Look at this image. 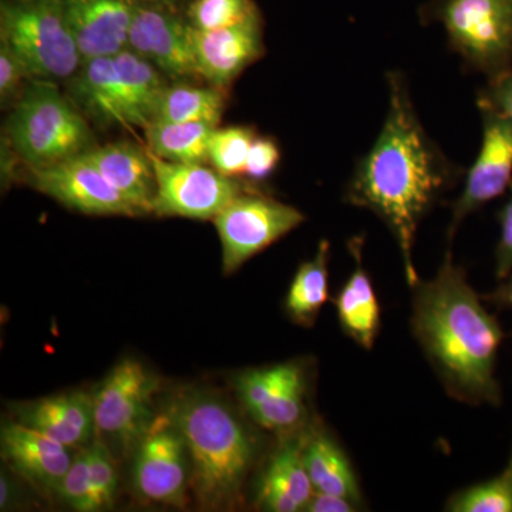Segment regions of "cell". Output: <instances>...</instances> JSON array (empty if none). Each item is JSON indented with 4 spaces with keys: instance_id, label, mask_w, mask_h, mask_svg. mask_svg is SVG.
<instances>
[{
    "instance_id": "cell-1",
    "label": "cell",
    "mask_w": 512,
    "mask_h": 512,
    "mask_svg": "<svg viewBox=\"0 0 512 512\" xmlns=\"http://www.w3.org/2000/svg\"><path fill=\"white\" fill-rule=\"evenodd\" d=\"M389 110L375 144L357 161L345 201L375 214L402 255L410 288L420 281L413 249L421 222L460 180L461 170L431 140L414 109L406 77L387 73Z\"/></svg>"
},
{
    "instance_id": "cell-2",
    "label": "cell",
    "mask_w": 512,
    "mask_h": 512,
    "mask_svg": "<svg viewBox=\"0 0 512 512\" xmlns=\"http://www.w3.org/2000/svg\"><path fill=\"white\" fill-rule=\"evenodd\" d=\"M412 291L414 338L448 396L470 406H500L495 370L505 332L468 284L466 269L448 251L436 276L420 279Z\"/></svg>"
},
{
    "instance_id": "cell-3",
    "label": "cell",
    "mask_w": 512,
    "mask_h": 512,
    "mask_svg": "<svg viewBox=\"0 0 512 512\" xmlns=\"http://www.w3.org/2000/svg\"><path fill=\"white\" fill-rule=\"evenodd\" d=\"M187 444L191 483L205 507L234 503L256 456L254 437L217 397L195 393L168 413Z\"/></svg>"
},
{
    "instance_id": "cell-4",
    "label": "cell",
    "mask_w": 512,
    "mask_h": 512,
    "mask_svg": "<svg viewBox=\"0 0 512 512\" xmlns=\"http://www.w3.org/2000/svg\"><path fill=\"white\" fill-rule=\"evenodd\" d=\"M8 140L30 170L72 160L94 147L89 124L56 84L36 79L10 114Z\"/></svg>"
},
{
    "instance_id": "cell-5",
    "label": "cell",
    "mask_w": 512,
    "mask_h": 512,
    "mask_svg": "<svg viewBox=\"0 0 512 512\" xmlns=\"http://www.w3.org/2000/svg\"><path fill=\"white\" fill-rule=\"evenodd\" d=\"M426 23H440L448 46L487 82L512 69V0H431Z\"/></svg>"
},
{
    "instance_id": "cell-6",
    "label": "cell",
    "mask_w": 512,
    "mask_h": 512,
    "mask_svg": "<svg viewBox=\"0 0 512 512\" xmlns=\"http://www.w3.org/2000/svg\"><path fill=\"white\" fill-rule=\"evenodd\" d=\"M0 43L18 55L30 79H70L82 66L60 0H3Z\"/></svg>"
},
{
    "instance_id": "cell-7",
    "label": "cell",
    "mask_w": 512,
    "mask_h": 512,
    "mask_svg": "<svg viewBox=\"0 0 512 512\" xmlns=\"http://www.w3.org/2000/svg\"><path fill=\"white\" fill-rule=\"evenodd\" d=\"M222 268L232 274L305 221L298 208L261 194L242 192L214 218Z\"/></svg>"
},
{
    "instance_id": "cell-8",
    "label": "cell",
    "mask_w": 512,
    "mask_h": 512,
    "mask_svg": "<svg viewBox=\"0 0 512 512\" xmlns=\"http://www.w3.org/2000/svg\"><path fill=\"white\" fill-rule=\"evenodd\" d=\"M150 157L157 178L153 214L158 217L214 220L244 192L232 177L205 164L174 163L154 156L151 151Z\"/></svg>"
},
{
    "instance_id": "cell-9",
    "label": "cell",
    "mask_w": 512,
    "mask_h": 512,
    "mask_svg": "<svg viewBox=\"0 0 512 512\" xmlns=\"http://www.w3.org/2000/svg\"><path fill=\"white\" fill-rule=\"evenodd\" d=\"M156 389L157 380L140 362L121 360L93 394L97 433L123 446L140 441L153 423Z\"/></svg>"
},
{
    "instance_id": "cell-10",
    "label": "cell",
    "mask_w": 512,
    "mask_h": 512,
    "mask_svg": "<svg viewBox=\"0 0 512 512\" xmlns=\"http://www.w3.org/2000/svg\"><path fill=\"white\" fill-rule=\"evenodd\" d=\"M483 138L476 160L466 173L464 187L451 205L448 244L458 228L474 212L501 197L512 184V119L491 110H480Z\"/></svg>"
},
{
    "instance_id": "cell-11",
    "label": "cell",
    "mask_w": 512,
    "mask_h": 512,
    "mask_svg": "<svg viewBox=\"0 0 512 512\" xmlns=\"http://www.w3.org/2000/svg\"><path fill=\"white\" fill-rule=\"evenodd\" d=\"M187 444L170 417L153 420L138 441L133 467L137 493L153 503L183 505L187 491Z\"/></svg>"
},
{
    "instance_id": "cell-12",
    "label": "cell",
    "mask_w": 512,
    "mask_h": 512,
    "mask_svg": "<svg viewBox=\"0 0 512 512\" xmlns=\"http://www.w3.org/2000/svg\"><path fill=\"white\" fill-rule=\"evenodd\" d=\"M128 49L153 63L171 79L200 77L187 19L154 0H137L128 33Z\"/></svg>"
},
{
    "instance_id": "cell-13",
    "label": "cell",
    "mask_w": 512,
    "mask_h": 512,
    "mask_svg": "<svg viewBox=\"0 0 512 512\" xmlns=\"http://www.w3.org/2000/svg\"><path fill=\"white\" fill-rule=\"evenodd\" d=\"M32 174L36 190L70 210L90 215H140L100 171L82 156L52 167L32 170Z\"/></svg>"
},
{
    "instance_id": "cell-14",
    "label": "cell",
    "mask_w": 512,
    "mask_h": 512,
    "mask_svg": "<svg viewBox=\"0 0 512 512\" xmlns=\"http://www.w3.org/2000/svg\"><path fill=\"white\" fill-rule=\"evenodd\" d=\"M190 39L198 76L224 92L265 55L261 18L218 30L190 26Z\"/></svg>"
},
{
    "instance_id": "cell-15",
    "label": "cell",
    "mask_w": 512,
    "mask_h": 512,
    "mask_svg": "<svg viewBox=\"0 0 512 512\" xmlns=\"http://www.w3.org/2000/svg\"><path fill=\"white\" fill-rule=\"evenodd\" d=\"M82 63L128 47L137 0H60Z\"/></svg>"
},
{
    "instance_id": "cell-16",
    "label": "cell",
    "mask_w": 512,
    "mask_h": 512,
    "mask_svg": "<svg viewBox=\"0 0 512 512\" xmlns=\"http://www.w3.org/2000/svg\"><path fill=\"white\" fill-rule=\"evenodd\" d=\"M140 215L153 214L157 178L148 148L131 141L94 146L82 154Z\"/></svg>"
},
{
    "instance_id": "cell-17",
    "label": "cell",
    "mask_w": 512,
    "mask_h": 512,
    "mask_svg": "<svg viewBox=\"0 0 512 512\" xmlns=\"http://www.w3.org/2000/svg\"><path fill=\"white\" fill-rule=\"evenodd\" d=\"M19 423L52 437L63 446H83L96 431L93 394L70 392L43 397L18 407Z\"/></svg>"
},
{
    "instance_id": "cell-18",
    "label": "cell",
    "mask_w": 512,
    "mask_h": 512,
    "mask_svg": "<svg viewBox=\"0 0 512 512\" xmlns=\"http://www.w3.org/2000/svg\"><path fill=\"white\" fill-rule=\"evenodd\" d=\"M0 443L3 458L19 473L55 491L73 461L69 447L22 423L3 427Z\"/></svg>"
},
{
    "instance_id": "cell-19",
    "label": "cell",
    "mask_w": 512,
    "mask_h": 512,
    "mask_svg": "<svg viewBox=\"0 0 512 512\" xmlns=\"http://www.w3.org/2000/svg\"><path fill=\"white\" fill-rule=\"evenodd\" d=\"M363 245V237L350 239L348 247L355 268L333 302L343 333L360 348L372 350L382 328V309L372 278L363 264Z\"/></svg>"
},
{
    "instance_id": "cell-20",
    "label": "cell",
    "mask_w": 512,
    "mask_h": 512,
    "mask_svg": "<svg viewBox=\"0 0 512 512\" xmlns=\"http://www.w3.org/2000/svg\"><path fill=\"white\" fill-rule=\"evenodd\" d=\"M303 461L316 493L340 495L363 508V494L352 461L323 424L303 429Z\"/></svg>"
},
{
    "instance_id": "cell-21",
    "label": "cell",
    "mask_w": 512,
    "mask_h": 512,
    "mask_svg": "<svg viewBox=\"0 0 512 512\" xmlns=\"http://www.w3.org/2000/svg\"><path fill=\"white\" fill-rule=\"evenodd\" d=\"M74 106L103 126L127 127L119 72L114 57H96L83 62L70 77Z\"/></svg>"
},
{
    "instance_id": "cell-22",
    "label": "cell",
    "mask_w": 512,
    "mask_h": 512,
    "mask_svg": "<svg viewBox=\"0 0 512 512\" xmlns=\"http://www.w3.org/2000/svg\"><path fill=\"white\" fill-rule=\"evenodd\" d=\"M119 72L127 127L146 130L156 120L165 87V74L153 63L127 49L114 56Z\"/></svg>"
},
{
    "instance_id": "cell-23",
    "label": "cell",
    "mask_w": 512,
    "mask_h": 512,
    "mask_svg": "<svg viewBox=\"0 0 512 512\" xmlns=\"http://www.w3.org/2000/svg\"><path fill=\"white\" fill-rule=\"evenodd\" d=\"M306 393L308 379L305 366L301 362L282 363L274 386L266 394L264 402L249 416L261 429L293 433L302 429L306 419Z\"/></svg>"
},
{
    "instance_id": "cell-24",
    "label": "cell",
    "mask_w": 512,
    "mask_h": 512,
    "mask_svg": "<svg viewBox=\"0 0 512 512\" xmlns=\"http://www.w3.org/2000/svg\"><path fill=\"white\" fill-rule=\"evenodd\" d=\"M330 244L323 239L318 251L303 262L293 276L285 298V309L293 323L313 326L325 303L329 301Z\"/></svg>"
},
{
    "instance_id": "cell-25",
    "label": "cell",
    "mask_w": 512,
    "mask_h": 512,
    "mask_svg": "<svg viewBox=\"0 0 512 512\" xmlns=\"http://www.w3.org/2000/svg\"><path fill=\"white\" fill-rule=\"evenodd\" d=\"M217 124L194 121V123H151L144 130L148 150L154 156L174 163H210L208 143Z\"/></svg>"
},
{
    "instance_id": "cell-26",
    "label": "cell",
    "mask_w": 512,
    "mask_h": 512,
    "mask_svg": "<svg viewBox=\"0 0 512 512\" xmlns=\"http://www.w3.org/2000/svg\"><path fill=\"white\" fill-rule=\"evenodd\" d=\"M225 109V92L217 87L175 83L165 87L154 123H204L220 126Z\"/></svg>"
},
{
    "instance_id": "cell-27",
    "label": "cell",
    "mask_w": 512,
    "mask_h": 512,
    "mask_svg": "<svg viewBox=\"0 0 512 512\" xmlns=\"http://www.w3.org/2000/svg\"><path fill=\"white\" fill-rule=\"evenodd\" d=\"M303 429L293 433L291 439L284 441L269 460L261 480L278 485L295 498L296 503L305 511L311 501L313 485L303 461Z\"/></svg>"
},
{
    "instance_id": "cell-28",
    "label": "cell",
    "mask_w": 512,
    "mask_h": 512,
    "mask_svg": "<svg viewBox=\"0 0 512 512\" xmlns=\"http://www.w3.org/2000/svg\"><path fill=\"white\" fill-rule=\"evenodd\" d=\"M446 511L450 512H512V448L510 460L501 474L470 485L448 498Z\"/></svg>"
},
{
    "instance_id": "cell-29",
    "label": "cell",
    "mask_w": 512,
    "mask_h": 512,
    "mask_svg": "<svg viewBox=\"0 0 512 512\" xmlns=\"http://www.w3.org/2000/svg\"><path fill=\"white\" fill-rule=\"evenodd\" d=\"M261 18L254 0H194L187 10V22L198 30L232 28Z\"/></svg>"
},
{
    "instance_id": "cell-30",
    "label": "cell",
    "mask_w": 512,
    "mask_h": 512,
    "mask_svg": "<svg viewBox=\"0 0 512 512\" xmlns=\"http://www.w3.org/2000/svg\"><path fill=\"white\" fill-rule=\"evenodd\" d=\"M255 137V131L249 127L215 128L208 143V157L212 167L227 177L244 175L248 153Z\"/></svg>"
},
{
    "instance_id": "cell-31",
    "label": "cell",
    "mask_w": 512,
    "mask_h": 512,
    "mask_svg": "<svg viewBox=\"0 0 512 512\" xmlns=\"http://www.w3.org/2000/svg\"><path fill=\"white\" fill-rule=\"evenodd\" d=\"M89 451L90 491L92 503L90 511H100L111 507L116 497L117 471L109 447L104 441L96 440Z\"/></svg>"
},
{
    "instance_id": "cell-32",
    "label": "cell",
    "mask_w": 512,
    "mask_h": 512,
    "mask_svg": "<svg viewBox=\"0 0 512 512\" xmlns=\"http://www.w3.org/2000/svg\"><path fill=\"white\" fill-rule=\"evenodd\" d=\"M57 494L63 498L64 503L69 504L74 510L90 512L92 491H90L89 451L87 448L73 457L66 476L57 488Z\"/></svg>"
},
{
    "instance_id": "cell-33",
    "label": "cell",
    "mask_w": 512,
    "mask_h": 512,
    "mask_svg": "<svg viewBox=\"0 0 512 512\" xmlns=\"http://www.w3.org/2000/svg\"><path fill=\"white\" fill-rule=\"evenodd\" d=\"M281 161V148L274 138L255 137L249 150L244 175L255 181L265 180L274 173Z\"/></svg>"
},
{
    "instance_id": "cell-34",
    "label": "cell",
    "mask_w": 512,
    "mask_h": 512,
    "mask_svg": "<svg viewBox=\"0 0 512 512\" xmlns=\"http://www.w3.org/2000/svg\"><path fill=\"white\" fill-rule=\"evenodd\" d=\"M497 220L500 238L495 248V276L501 282L512 274V184L507 200L497 212Z\"/></svg>"
},
{
    "instance_id": "cell-35",
    "label": "cell",
    "mask_w": 512,
    "mask_h": 512,
    "mask_svg": "<svg viewBox=\"0 0 512 512\" xmlns=\"http://www.w3.org/2000/svg\"><path fill=\"white\" fill-rule=\"evenodd\" d=\"M30 79L28 69L18 55L5 43H0V100L9 103L16 96L23 80Z\"/></svg>"
},
{
    "instance_id": "cell-36",
    "label": "cell",
    "mask_w": 512,
    "mask_h": 512,
    "mask_svg": "<svg viewBox=\"0 0 512 512\" xmlns=\"http://www.w3.org/2000/svg\"><path fill=\"white\" fill-rule=\"evenodd\" d=\"M477 106L480 110L495 111L512 119V69L485 84L478 92Z\"/></svg>"
},
{
    "instance_id": "cell-37",
    "label": "cell",
    "mask_w": 512,
    "mask_h": 512,
    "mask_svg": "<svg viewBox=\"0 0 512 512\" xmlns=\"http://www.w3.org/2000/svg\"><path fill=\"white\" fill-rule=\"evenodd\" d=\"M258 500L264 510L272 512L302 511L301 505L296 503L295 498L288 491L262 480L259 483Z\"/></svg>"
},
{
    "instance_id": "cell-38",
    "label": "cell",
    "mask_w": 512,
    "mask_h": 512,
    "mask_svg": "<svg viewBox=\"0 0 512 512\" xmlns=\"http://www.w3.org/2000/svg\"><path fill=\"white\" fill-rule=\"evenodd\" d=\"M362 508L359 505L340 497V495L313 493L311 501L306 505L305 511L309 512H355Z\"/></svg>"
},
{
    "instance_id": "cell-39",
    "label": "cell",
    "mask_w": 512,
    "mask_h": 512,
    "mask_svg": "<svg viewBox=\"0 0 512 512\" xmlns=\"http://www.w3.org/2000/svg\"><path fill=\"white\" fill-rule=\"evenodd\" d=\"M481 298L497 308L512 309V274L501 281V285L497 289L490 293H484Z\"/></svg>"
},
{
    "instance_id": "cell-40",
    "label": "cell",
    "mask_w": 512,
    "mask_h": 512,
    "mask_svg": "<svg viewBox=\"0 0 512 512\" xmlns=\"http://www.w3.org/2000/svg\"><path fill=\"white\" fill-rule=\"evenodd\" d=\"M9 498V481L6 480L5 476H2V480H0V507L5 508L9 503Z\"/></svg>"
},
{
    "instance_id": "cell-41",
    "label": "cell",
    "mask_w": 512,
    "mask_h": 512,
    "mask_svg": "<svg viewBox=\"0 0 512 512\" xmlns=\"http://www.w3.org/2000/svg\"><path fill=\"white\" fill-rule=\"evenodd\" d=\"M154 2L161 3V5L168 6V8L177 10V6H180L181 3H184L185 0H154Z\"/></svg>"
}]
</instances>
